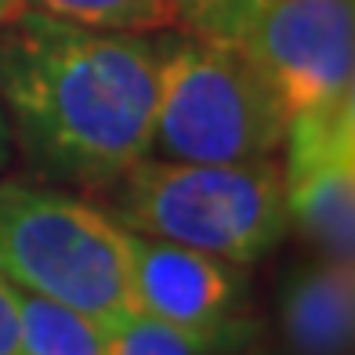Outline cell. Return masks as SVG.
I'll use <instances>...</instances> for the list:
<instances>
[{
  "mask_svg": "<svg viewBox=\"0 0 355 355\" xmlns=\"http://www.w3.org/2000/svg\"><path fill=\"white\" fill-rule=\"evenodd\" d=\"M159 44L22 11L0 26V109L37 182L98 196L149 156Z\"/></svg>",
  "mask_w": 355,
  "mask_h": 355,
  "instance_id": "obj_1",
  "label": "cell"
},
{
  "mask_svg": "<svg viewBox=\"0 0 355 355\" xmlns=\"http://www.w3.org/2000/svg\"><path fill=\"white\" fill-rule=\"evenodd\" d=\"M91 200H102V211L131 232L174 239L236 265L261 261L290 229L276 156L239 164L141 156Z\"/></svg>",
  "mask_w": 355,
  "mask_h": 355,
  "instance_id": "obj_2",
  "label": "cell"
},
{
  "mask_svg": "<svg viewBox=\"0 0 355 355\" xmlns=\"http://www.w3.org/2000/svg\"><path fill=\"white\" fill-rule=\"evenodd\" d=\"M0 276L84 312L109 334L138 312L127 229L62 185L0 182Z\"/></svg>",
  "mask_w": 355,
  "mask_h": 355,
  "instance_id": "obj_3",
  "label": "cell"
},
{
  "mask_svg": "<svg viewBox=\"0 0 355 355\" xmlns=\"http://www.w3.org/2000/svg\"><path fill=\"white\" fill-rule=\"evenodd\" d=\"M286 112L239 44L171 37L159 44L156 120L149 156L239 164L276 156Z\"/></svg>",
  "mask_w": 355,
  "mask_h": 355,
  "instance_id": "obj_4",
  "label": "cell"
},
{
  "mask_svg": "<svg viewBox=\"0 0 355 355\" xmlns=\"http://www.w3.org/2000/svg\"><path fill=\"white\" fill-rule=\"evenodd\" d=\"M239 47L286 120L355 105V0H272Z\"/></svg>",
  "mask_w": 355,
  "mask_h": 355,
  "instance_id": "obj_5",
  "label": "cell"
},
{
  "mask_svg": "<svg viewBox=\"0 0 355 355\" xmlns=\"http://www.w3.org/2000/svg\"><path fill=\"white\" fill-rule=\"evenodd\" d=\"M127 265L138 312L203 337L229 341L257 315L247 312V265L127 229Z\"/></svg>",
  "mask_w": 355,
  "mask_h": 355,
  "instance_id": "obj_6",
  "label": "cell"
},
{
  "mask_svg": "<svg viewBox=\"0 0 355 355\" xmlns=\"http://www.w3.org/2000/svg\"><path fill=\"white\" fill-rule=\"evenodd\" d=\"M283 189L290 221L327 257L355 247V105L301 112L286 123Z\"/></svg>",
  "mask_w": 355,
  "mask_h": 355,
  "instance_id": "obj_7",
  "label": "cell"
},
{
  "mask_svg": "<svg viewBox=\"0 0 355 355\" xmlns=\"http://www.w3.org/2000/svg\"><path fill=\"white\" fill-rule=\"evenodd\" d=\"M279 319L290 355H348L355 330V272L345 257L301 261L279 286Z\"/></svg>",
  "mask_w": 355,
  "mask_h": 355,
  "instance_id": "obj_8",
  "label": "cell"
},
{
  "mask_svg": "<svg viewBox=\"0 0 355 355\" xmlns=\"http://www.w3.org/2000/svg\"><path fill=\"white\" fill-rule=\"evenodd\" d=\"M8 286L19 312V337L26 355H112V334L84 312L40 297L26 286Z\"/></svg>",
  "mask_w": 355,
  "mask_h": 355,
  "instance_id": "obj_9",
  "label": "cell"
},
{
  "mask_svg": "<svg viewBox=\"0 0 355 355\" xmlns=\"http://www.w3.org/2000/svg\"><path fill=\"white\" fill-rule=\"evenodd\" d=\"M26 11L109 33H159L178 26L174 0H26Z\"/></svg>",
  "mask_w": 355,
  "mask_h": 355,
  "instance_id": "obj_10",
  "label": "cell"
},
{
  "mask_svg": "<svg viewBox=\"0 0 355 355\" xmlns=\"http://www.w3.org/2000/svg\"><path fill=\"white\" fill-rule=\"evenodd\" d=\"M254 322H261V319H254ZM247 330H239V334H247ZM236 337H229V341H221V337H203V334H192V330H182V327H171V322L156 319V315L135 312L123 327L112 330V355H214L225 345H232Z\"/></svg>",
  "mask_w": 355,
  "mask_h": 355,
  "instance_id": "obj_11",
  "label": "cell"
},
{
  "mask_svg": "<svg viewBox=\"0 0 355 355\" xmlns=\"http://www.w3.org/2000/svg\"><path fill=\"white\" fill-rule=\"evenodd\" d=\"M174 4L178 26H185L192 37L239 44L272 0H174Z\"/></svg>",
  "mask_w": 355,
  "mask_h": 355,
  "instance_id": "obj_12",
  "label": "cell"
},
{
  "mask_svg": "<svg viewBox=\"0 0 355 355\" xmlns=\"http://www.w3.org/2000/svg\"><path fill=\"white\" fill-rule=\"evenodd\" d=\"M0 355H26L19 337V312H15L11 286L4 276H0Z\"/></svg>",
  "mask_w": 355,
  "mask_h": 355,
  "instance_id": "obj_13",
  "label": "cell"
},
{
  "mask_svg": "<svg viewBox=\"0 0 355 355\" xmlns=\"http://www.w3.org/2000/svg\"><path fill=\"white\" fill-rule=\"evenodd\" d=\"M214 355H290V352L272 341V334H268L265 322H254L247 334H239L232 345H225V348L214 352Z\"/></svg>",
  "mask_w": 355,
  "mask_h": 355,
  "instance_id": "obj_14",
  "label": "cell"
},
{
  "mask_svg": "<svg viewBox=\"0 0 355 355\" xmlns=\"http://www.w3.org/2000/svg\"><path fill=\"white\" fill-rule=\"evenodd\" d=\"M11 153H15V145H11V131H8L4 109H0V171H4V167L11 164Z\"/></svg>",
  "mask_w": 355,
  "mask_h": 355,
  "instance_id": "obj_15",
  "label": "cell"
},
{
  "mask_svg": "<svg viewBox=\"0 0 355 355\" xmlns=\"http://www.w3.org/2000/svg\"><path fill=\"white\" fill-rule=\"evenodd\" d=\"M26 11V0H0V26H8L11 19H19Z\"/></svg>",
  "mask_w": 355,
  "mask_h": 355,
  "instance_id": "obj_16",
  "label": "cell"
}]
</instances>
